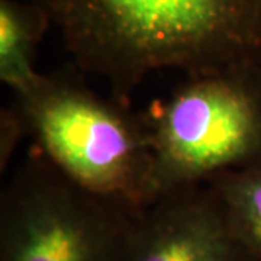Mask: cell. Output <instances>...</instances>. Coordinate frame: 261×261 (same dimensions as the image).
I'll return each mask as SVG.
<instances>
[{
  "label": "cell",
  "instance_id": "obj_1",
  "mask_svg": "<svg viewBox=\"0 0 261 261\" xmlns=\"http://www.w3.org/2000/svg\"><path fill=\"white\" fill-rule=\"evenodd\" d=\"M83 71L121 97L147 75L261 65V0H34Z\"/></svg>",
  "mask_w": 261,
  "mask_h": 261
},
{
  "label": "cell",
  "instance_id": "obj_2",
  "mask_svg": "<svg viewBox=\"0 0 261 261\" xmlns=\"http://www.w3.org/2000/svg\"><path fill=\"white\" fill-rule=\"evenodd\" d=\"M16 105L39 154L83 190L138 214L160 199L147 123L68 75Z\"/></svg>",
  "mask_w": 261,
  "mask_h": 261
},
{
  "label": "cell",
  "instance_id": "obj_3",
  "mask_svg": "<svg viewBox=\"0 0 261 261\" xmlns=\"http://www.w3.org/2000/svg\"><path fill=\"white\" fill-rule=\"evenodd\" d=\"M144 119L160 197L261 163V65L189 75Z\"/></svg>",
  "mask_w": 261,
  "mask_h": 261
},
{
  "label": "cell",
  "instance_id": "obj_4",
  "mask_svg": "<svg viewBox=\"0 0 261 261\" xmlns=\"http://www.w3.org/2000/svg\"><path fill=\"white\" fill-rule=\"evenodd\" d=\"M138 214L75 186L39 154L2 196L0 261H122Z\"/></svg>",
  "mask_w": 261,
  "mask_h": 261
},
{
  "label": "cell",
  "instance_id": "obj_5",
  "mask_svg": "<svg viewBox=\"0 0 261 261\" xmlns=\"http://www.w3.org/2000/svg\"><path fill=\"white\" fill-rule=\"evenodd\" d=\"M122 261H255L209 183L161 196L135 216Z\"/></svg>",
  "mask_w": 261,
  "mask_h": 261
},
{
  "label": "cell",
  "instance_id": "obj_6",
  "mask_svg": "<svg viewBox=\"0 0 261 261\" xmlns=\"http://www.w3.org/2000/svg\"><path fill=\"white\" fill-rule=\"evenodd\" d=\"M49 25V15L34 0H0V80L16 97L32 92L45 75L35 68V56Z\"/></svg>",
  "mask_w": 261,
  "mask_h": 261
},
{
  "label": "cell",
  "instance_id": "obj_7",
  "mask_svg": "<svg viewBox=\"0 0 261 261\" xmlns=\"http://www.w3.org/2000/svg\"><path fill=\"white\" fill-rule=\"evenodd\" d=\"M231 229L255 261H261V163L211 178Z\"/></svg>",
  "mask_w": 261,
  "mask_h": 261
},
{
  "label": "cell",
  "instance_id": "obj_8",
  "mask_svg": "<svg viewBox=\"0 0 261 261\" xmlns=\"http://www.w3.org/2000/svg\"><path fill=\"white\" fill-rule=\"evenodd\" d=\"M28 135L27 122L15 103L0 112V168L5 171L20 140Z\"/></svg>",
  "mask_w": 261,
  "mask_h": 261
}]
</instances>
